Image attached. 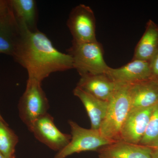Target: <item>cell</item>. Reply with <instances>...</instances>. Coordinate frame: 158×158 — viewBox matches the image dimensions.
I'll return each mask as SVG.
<instances>
[{
	"label": "cell",
	"instance_id": "4fadbf2b",
	"mask_svg": "<svg viewBox=\"0 0 158 158\" xmlns=\"http://www.w3.org/2000/svg\"><path fill=\"white\" fill-rule=\"evenodd\" d=\"M10 8L20 31H38V12L34 0H9Z\"/></svg>",
	"mask_w": 158,
	"mask_h": 158
},
{
	"label": "cell",
	"instance_id": "3957f363",
	"mask_svg": "<svg viewBox=\"0 0 158 158\" xmlns=\"http://www.w3.org/2000/svg\"><path fill=\"white\" fill-rule=\"evenodd\" d=\"M67 52L72 57L73 69H77L81 76L107 74L110 69L104 59L102 46L98 41L83 43L72 42Z\"/></svg>",
	"mask_w": 158,
	"mask_h": 158
},
{
	"label": "cell",
	"instance_id": "ba28073f",
	"mask_svg": "<svg viewBox=\"0 0 158 158\" xmlns=\"http://www.w3.org/2000/svg\"><path fill=\"white\" fill-rule=\"evenodd\" d=\"M154 106L130 110L122 128L121 141L139 144L146 131Z\"/></svg>",
	"mask_w": 158,
	"mask_h": 158
},
{
	"label": "cell",
	"instance_id": "2e32d148",
	"mask_svg": "<svg viewBox=\"0 0 158 158\" xmlns=\"http://www.w3.org/2000/svg\"><path fill=\"white\" fill-rule=\"evenodd\" d=\"M158 49V26L150 20L146 30L136 46L132 60H151Z\"/></svg>",
	"mask_w": 158,
	"mask_h": 158
},
{
	"label": "cell",
	"instance_id": "7c38bea8",
	"mask_svg": "<svg viewBox=\"0 0 158 158\" xmlns=\"http://www.w3.org/2000/svg\"><path fill=\"white\" fill-rule=\"evenodd\" d=\"M99 158H152L151 148L119 141L102 148Z\"/></svg>",
	"mask_w": 158,
	"mask_h": 158
},
{
	"label": "cell",
	"instance_id": "9c48e42d",
	"mask_svg": "<svg viewBox=\"0 0 158 158\" xmlns=\"http://www.w3.org/2000/svg\"><path fill=\"white\" fill-rule=\"evenodd\" d=\"M107 74L114 82L133 84L152 77L150 62L132 60L129 63L118 68L110 67Z\"/></svg>",
	"mask_w": 158,
	"mask_h": 158
},
{
	"label": "cell",
	"instance_id": "5bb4252c",
	"mask_svg": "<svg viewBox=\"0 0 158 158\" xmlns=\"http://www.w3.org/2000/svg\"><path fill=\"white\" fill-rule=\"evenodd\" d=\"M75 96L80 99L86 109L93 130H99L107 110L109 101L97 98L77 87L73 90Z\"/></svg>",
	"mask_w": 158,
	"mask_h": 158
},
{
	"label": "cell",
	"instance_id": "7402d4cb",
	"mask_svg": "<svg viewBox=\"0 0 158 158\" xmlns=\"http://www.w3.org/2000/svg\"><path fill=\"white\" fill-rule=\"evenodd\" d=\"M0 158H6V157L3 155L2 154L1 152H0Z\"/></svg>",
	"mask_w": 158,
	"mask_h": 158
},
{
	"label": "cell",
	"instance_id": "277c9868",
	"mask_svg": "<svg viewBox=\"0 0 158 158\" xmlns=\"http://www.w3.org/2000/svg\"><path fill=\"white\" fill-rule=\"evenodd\" d=\"M49 102L41 87V83L28 79L26 90L18 104L20 118L29 130L34 122L48 113Z\"/></svg>",
	"mask_w": 158,
	"mask_h": 158
},
{
	"label": "cell",
	"instance_id": "30bf717a",
	"mask_svg": "<svg viewBox=\"0 0 158 158\" xmlns=\"http://www.w3.org/2000/svg\"><path fill=\"white\" fill-rule=\"evenodd\" d=\"M131 110L144 109L158 103V79L154 77L130 84Z\"/></svg>",
	"mask_w": 158,
	"mask_h": 158
},
{
	"label": "cell",
	"instance_id": "5b68a950",
	"mask_svg": "<svg viewBox=\"0 0 158 158\" xmlns=\"http://www.w3.org/2000/svg\"><path fill=\"white\" fill-rule=\"evenodd\" d=\"M69 123L71 133L70 142L58 152L54 158H66L73 154L83 152L98 151L115 142L105 138L99 130L85 128L72 120H69Z\"/></svg>",
	"mask_w": 158,
	"mask_h": 158
},
{
	"label": "cell",
	"instance_id": "44dd1931",
	"mask_svg": "<svg viewBox=\"0 0 158 158\" xmlns=\"http://www.w3.org/2000/svg\"><path fill=\"white\" fill-rule=\"evenodd\" d=\"M152 148V158H158V146Z\"/></svg>",
	"mask_w": 158,
	"mask_h": 158
},
{
	"label": "cell",
	"instance_id": "7a4b0ae2",
	"mask_svg": "<svg viewBox=\"0 0 158 158\" xmlns=\"http://www.w3.org/2000/svg\"><path fill=\"white\" fill-rule=\"evenodd\" d=\"M117 83L114 93L109 101L106 117L99 131L110 141H121L122 128L131 110L130 84Z\"/></svg>",
	"mask_w": 158,
	"mask_h": 158
},
{
	"label": "cell",
	"instance_id": "e0dca14e",
	"mask_svg": "<svg viewBox=\"0 0 158 158\" xmlns=\"http://www.w3.org/2000/svg\"><path fill=\"white\" fill-rule=\"evenodd\" d=\"M19 138L5 121L0 120V152L6 158H15Z\"/></svg>",
	"mask_w": 158,
	"mask_h": 158
},
{
	"label": "cell",
	"instance_id": "ffe728a7",
	"mask_svg": "<svg viewBox=\"0 0 158 158\" xmlns=\"http://www.w3.org/2000/svg\"><path fill=\"white\" fill-rule=\"evenodd\" d=\"M11 11L9 0H0V16L8 14Z\"/></svg>",
	"mask_w": 158,
	"mask_h": 158
},
{
	"label": "cell",
	"instance_id": "ac0fdd59",
	"mask_svg": "<svg viewBox=\"0 0 158 158\" xmlns=\"http://www.w3.org/2000/svg\"><path fill=\"white\" fill-rule=\"evenodd\" d=\"M139 144L150 148L158 146V103L154 106L146 131Z\"/></svg>",
	"mask_w": 158,
	"mask_h": 158
},
{
	"label": "cell",
	"instance_id": "8992f818",
	"mask_svg": "<svg viewBox=\"0 0 158 158\" xmlns=\"http://www.w3.org/2000/svg\"><path fill=\"white\" fill-rule=\"evenodd\" d=\"M72 42L77 43L97 41L96 20L92 9L89 6L80 4L71 11L67 22Z\"/></svg>",
	"mask_w": 158,
	"mask_h": 158
},
{
	"label": "cell",
	"instance_id": "6da1fadb",
	"mask_svg": "<svg viewBox=\"0 0 158 158\" xmlns=\"http://www.w3.org/2000/svg\"><path fill=\"white\" fill-rule=\"evenodd\" d=\"M12 57L27 70L28 79L41 83L51 73L73 69L71 56L57 50L47 36L38 30L20 31Z\"/></svg>",
	"mask_w": 158,
	"mask_h": 158
},
{
	"label": "cell",
	"instance_id": "603a6c76",
	"mask_svg": "<svg viewBox=\"0 0 158 158\" xmlns=\"http://www.w3.org/2000/svg\"><path fill=\"white\" fill-rule=\"evenodd\" d=\"M0 120H3V121H5L4 118H3V117H2V116H1V114H0Z\"/></svg>",
	"mask_w": 158,
	"mask_h": 158
},
{
	"label": "cell",
	"instance_id": "52a82bcc",
	"mask_svg": "<svg viewBox=\"0 0 158 158\" xmlns=\"http://www.w3.org/2000/svg\"><path fill=\"white\" fill-rule=\"evenodd\" d=\"M30 131L37 140L58 152L64 148L71 139V135L59 131L54 123L53 117L48 113L36 119Z\"/></svg>",
	"mask_w": 158,
	"mask_h": 158
},
{
	"label": "cell",
	"instance_id": "8fae6325",
	"mask_svg": "<svg viewBox=\"0 0 158 158\" xmlns=\"http://www.w3.org/2000/svg\"><path fill=\"white\" fill-rule=\"evenodd\" d=\"M117 83L107 74L81 76L77 87L97 98L109 101L116 90Z\"/></svg>",
	"mask_w": 158,
	"mask_h": 158
},
{
	"label": "cell",
	"instance_id": "d6986e66",
	"mask_svg": "<svg viewBox=\"0 0 158 158\" xmlns=\"http://www.w3.org/2000/svg\"><path fill=\"white\" fill-rule=\"evenodd\" d=\"M150 65L153 77L158 79V49L150 61Z\"/></svg>",
	"mask_w": 158,
	"mask_h": 158
},
{
	"label": "cell",
	"instance_id": "9a60e30c",
	"mask_svg": "<svg viewBox=\"0 0 158 158\" xmlns=\"http://www.w3.org/2000/svg\"><path fill=\"white\" fill-rule=\"evenodd\" d=\"M20 35V31L11 11L0 16V54L12 56Z\"/></svg>",
	"mask_w": 158,
	"mask_h": 158
}]
</instances>
